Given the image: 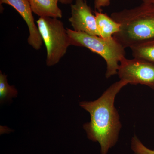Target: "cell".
Masks as SVG:
<instances>
[{
	"label": "cell",
	"mask_w": 154,
	"mask_h": 154,
	"mask_svg": "<svg viewBox=\"0 0 154 154\" xmlns=\"http://www.w3.org/2000/svg\"><path fill=\"white\" fill-rule=\"evenodd\" d=\"M128 84L127 81L120 79L97 100L80 103V106L91 115V121L84 125V129L89 140L99 143L101 154H107L118 141L122 125L114 102L116 95Z\"/></svg>",
	"instance_id": "obj_1"
},
{
	"label": "cell",
	"mask_w": 154,
	"mask_h": 154,
	"mask_svg": "<svg viewBox=\"0 0 154 154\" xmlns=\"http://www.w3.org/2000/svg\"><path fill=\"white\" fill-rule=\"evenodd\" d=\"M110 17L120 25L113 38L125 49L154 38V4L143 2L133 8L113 12Z\"/></svg>",
	"instance_id": "obj_2"
},
{
	"label": "cell",
	"mask_w": 154,
	"mask_h": 154,
	"mask_svg": "<svg viewBox=\"0 0 154 154\" xmlns=\"http://www.w3.org/2000/svg\"><path fill=\"white\" fill-rule=\"evenodd\" d=\"M72 45L85 47L97 54L106 61L105 77L109 79L117 74L120 61L125 57V49L113 38H105L66 28Z\"/></svg>",
	"instance_id": "obj_3"
},
{
	"label": "cell",
	"mask_w": 154,
	"mask_h": 154,
	"mask_svg": "<svg viewBox=\"0 0 154 154\" xmlns=\"http://www.w3.org/2000/svg\"><path fill=\"white\" fill-rule=\"evenodd\" d=\"M37 27L46 47V65L51 66L59 62L72 45L71 39L63 23L57 18L39 17Z\"/></svg>",
	"instance_id": "obj_4"
},
{
	"label": "cell",
	"mask_w": 154,
	"mask_h": 154,
	"mask_svg": "<svg viewBox=\"0 0 154 154\" xmlns=\"http://www.w3.org/2000/svg\"><path fill=\"white\" fill-rule=\"evenodd\" d=\"M117 74L130 85H145L154 90V64L151 63L125 57L120 61Z\"/></svg>",
	"instance_id": "obj_5"
},
{
	"label": "cell",
	"mask_w": 154,
	"mask_h": 154,
	"mask_svg": "<svg viewBox=\"0 0 154 154\" xmlns=\"http://www.w3.org/2000/svg\"><path fill=\"white\" fill-rule=\"evenodd\" d=\"M71 16L69 22L77 32L100 36L96 25V16L86 0H75L71 5Z\"/></svg>",
	"instance_id": "obj_6"
},
{
	"label": "cell",
	"mask_w": 154,
	"mask_h": 154,
	"mask_svg": "<svg viewBox=\"0 0 154 154\" xmlns=\"http://www.w3.org/2000/svg\"><path fill=\"white\" fill-rule=\"evenodd\" d=\"M1 5L7 4L14 8L21 15L28 26L29 35L28 44L34 49L39 50L43 40L36 26L33 17V12L28 0H0Z\"/></svg>",
	"instance_id": "obj_7"
},
{
	"label": "cell",
	"mask_w": 154,
	"mask_h": 154,
	"mask_svg": "<svg viewBox=\"0 0 154 154\" xmlns=\"http://www.w3.org/2000/svg\"><path fill=\"white\" fill-rule=\"evenodd\" d=\"M32 12L39 17H51L60 19L62 11L59 8L60 0H28Z\"/></svg>",
	"instance_id": "obj_8"
},
{
	"label": "cell",
	"mask_w": 154,
	"mask_h": 154,
	"mask_svg": "<svg viewBox=\"0 0 154 154\" xmlns=\"http://www.w3.org/2000/svg\"><path fill=\"white\" fill-rule=\"evenodd\" d=\"M96 25L100 37L103 38H112L113 35L119 32L120 25L111 17L102 12L95 11Z\"/></svg>",
	"instance_id": "obj_9"
},
{
	"label": "cell",
	"mask_w": 154,
	"mask_h": 154,
	"mask_svg": "<svg viewBox=\"0 0 154 154\" xmlns=\"http://www.w3.org/2000/svg\"><path fill=\"white\" fill-rule=\"evenodd\" d=\"M134 58L154 64V38L130 48Z\"/></svg>",
	"instance_id": "obj_10"
},
{
	"label": "cell",
	"mask_w": 154,
	"mask_h": 154,
	"mask_svg": "<svg viewBox=\"0 0 154 154\" xmlns=\"http://www.w3.org/2000/svg\"><path fill=\"white\" fill-rule=\"evenodd\" d=\"M18 92L15 87L8 84L7 75L0 73V99L1 101L17 97Z\"/></svg>",
	"instance_id": "obj_11"
},
{
	"label": "cell",
	"mask_w": 154,
	"mask_h": 154,
	"mask_svg": "<svg viewBox=\"0 0 154 154\" xmlns=\"http://www.w3.org/2000/svg\"><path fill=\"white\" fill-rule=\"evenodd\" d=\"M131 147L135 154H154V149L146 147L136 135L131 139Z\"/></svg>",
	"instance_id": "obj_12"
},
{
	"label": "cell",
	"mask_w": 154,
	"mask_h": 154,
	"mask_svg": "<svg viewBox=\"0 0 154 154\" xmlns=\"http://www.w3.org/2000/svg\"><path fill=\"white\" fill-rule=\"evenodd\" d=\"M110 4V0H94V8L96 11L102 12V8L108 7Z\"/></svg>",
	"instance_id": "obj_13"
},
{
	"label": "cell",
	"mask_w": 154,
	"mask_h": 154,
	"mask_svg": "<svg viewBox=\"0 0 154 154\" xmlns=\"http://www.w3.org/2000/svg\"><path fill=\"white\" fill-rule=\"evenodd\" d=\"M74 0H60L59 2L64 5H70L72 4Z\"/></svg>",
	"instance_id": "obj_14"
},
{
	"label": "cell",
	"mask_w": 154,
	"mask_h": 154,
	"mask_svg": "<svg viewBox=\"0 0 154 154\" xmlns=\"http://www.w3.org/2000/svg\"><path fill=\"white\" fill-rule=\"evenodd\" d=\"M141 1L143 3L154 4V0H141Z\"/></svg>",
	"instance_id": "obj_15"
}]
</instances>
